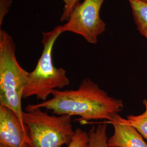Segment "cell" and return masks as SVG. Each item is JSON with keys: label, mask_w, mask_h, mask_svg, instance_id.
I'll return each instance as SVG.
<instances>
[{"label": "cell", "mask_w": 147, "mask_h": 147, "mask_svg": "<svg viewBox=\"0 0 147 147\" xmlns=\"http://www.w3.org/2000/svg\"><path fill=\"white\" fill-rule=\"evenodd\" d=\"M63 33L62 25L51 31L42 32L43 50L34 69L30 72L23 98L35 96L44 101L55 89H62L70 84L65 69L57 68L53 64V50L58 37Z\"/></svg>", "instance_id": "3957f363"}, {"label": "cell", "mask_w": 147, "mask_h": 147, "mask_svg": "<svg viewBox=\"0 0 147 147\" xmlns=\"http://www.w3.org/2000/svg\"><path fill=\"white\" fill-rule=\"evenodd\" d=\"M51 95L50 99L26 107L45 109L57 116H78L84 121L106 119L107 121L124 108L122 100L109 95L89 78L84 79L76 90L55 89Z\"/></svg>", "instance_id": "6da1fadb"}, {"label": "cell", "mask_w": 147, "mask_h": 147, "mask_svg": "<svg viewBox=\"0 0 147 147\" xmlns=\"http://www.w3.org/2000/svg\"><path fill=\"white\" fill-rule=\"evenodd\" d=\"M12 37L0 29V105L13 111L22 124V99L30 72L22 68L16 57Z\"/></svg>", "instance_id": "7a4b0ae2"}, {"label": "cell", "mask_w": 147, "mask_h": 147, "mask_svg": "<svg viewBox=\"0 0 147 147\" xmlns=\"http://www.w3.org/2000/svg\"><path fill=\"white\" fill-rule=\"evenodd\" d=\"M138 31L147 39V2L140 0H127Z\"/></svg>", "instance_id": "ba28073f"}, {"label": "cell", "mask_w": 147, "mask_h": 147, "mask_svg": "<svg viewBox=\"0 0 147 147\" xmlns=\"http://www.w3.org/2000/svg\"><path fill=\"white\" fill-rule=\"evenodd\" d=\"M111 123L114 129L112 136L108 138L110 147H147V143L136 129L119 113L113 116Z\"/></svg>", "instance_id": "52a82bcc"}, {"label": "cell", "mask_w": 147, "mask_h": 147, "mask_svg": "<svg viewBox=\"0 0 147 147\" xmlns=\"http://www.w3.org/2000/svg\"><path fill=\"white\" fill-rule=\"evenodd\" d=\"M105 0H83L75 5L67 22L62 25L63 32H70L84 38L88 42L95 44L98 37L106 30L100 11Z\"/></svg>", "instance_id": "5b68a950"}, {"label": "cell", "mask_w": 147, "mask_h": 147, "mask_svg": "<svg viewBox=\"0 0 147 147\" xmlns=\"http://www.w3.org/2000/svg\"><path fill=\"white\" fill-rule=\"evenodd\" d=\"M140 1H143V2H147V0H140Z\"/></svg>", "instance_id": "9a60e30c"}, {"label": "cell", "mask_w": 147, "mask_h": 147, "mask_svg": "<svg viewBox=\"0 0 147 147\" xmlns=\"http://www.w3.org/2000/svg\"><path fill=\"white\" fill-rule=\"evenodd\" d=\"M80 0H63L64 3L63 13L61 16L60 20L61 22L68 21L71 13L73 10L75 5L79 3Z\"/></svg>", "instance_id": "7c38bea8"}, {"label": "cell", "mask_w": 147, "mask_h": 147, "mask_svg": "<svg viewBox=\"0 0 147 147\" xmlns=\"http://www.w3.org/2000/svg\"><path fill=\"white\" fill-rule=\"evenodd\" d=\"M88 133L81 129L78 128L75 130L73 138L68 147H88Z\"/></svg>", "instance_id": "8fae6325"}, {"label": "cell", "mask_w": 147, "mask_h": 147, "mask_svg": "<svg viewBox=\"0 0 147 147\" xmlns=\"http://www.w3.org/2000/svg\"><path fill=\"white\" fill-rule=\"evenodd\" d=\"M143 104L145 110L142 113L138 115L127 116L126 119L147 140V99L143 100Z\"/></svg>", "instance_id": "30bf717a"}, {"label": "cell", "mask_w": 147, "mask_h": 147, "mask_svg": "<svg viewBox=\"0 0 147 147\" xmlns=\"http://www.w3.org/2000/svg\"><path fill=\"white\" fill-rule=\"evenodd\" d=\"M23 121L28 129L33 147L68 146L75 133L71 116L50 115L41 109L26 107Z\"/></svg>", "instance_id": "277c9868"}, {"label": "cell", "mask_w": 147, "mask_h": 147, "mask_svg": "<svg viewBox=\"0 0 147 147\" xmlns=\"http://www.w3.org/2000/svg\"><path fill=\"white\" fill-rule=\"evenodd\" d=\"M88 147H110L107 143V125L106 123L92 126L88 132Z\"/></svg>", "instance_id": "9c48e42d"}, {"label": "cell", "mask_w": 147, "mask_h": 147, "mask_svg": "<svg viewBox=\"0 0 147 147\" xmlns=\"http://www.w3.org/2000/svg\"><path fill=\"white\" fill-rule=\"evenodd\" d=\"M0 147H9L7 146H5V144H0Z\"/></svg>", "instance_id": "5bb4252c"}, {"label": "cell", "mask_w": 147, "mask_h": 147, "mask_svg": "<svg viewBox=\"0 0 147 147\" xmlns=\"http://www.w3.org/2000/svg\"><path fill=\"white\" fill-rule=\"evenodd\" d=\"M0 144L9 147H33L26 125L16 113L0 105Z\"/></svg>", "instance_id": "8992f818"}, {"label": "cell", "mask_w": 147, "mask_h": 147, "mask_svg": "<svg viewBox=\"0 0 147 147\" xmlns=\"http://www.w3.org/2000/svg\"><path fill=\"white\" fill-rule=\"evenodd\" d=\"M12 5V0H0V27Z\"/></svg>", "instance_id": "4fadbf2b"}]
</instances>
